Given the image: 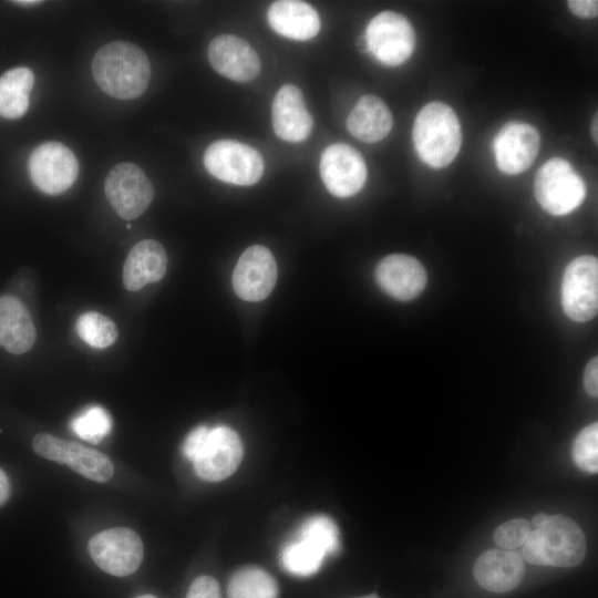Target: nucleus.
Instances as JSON below:
<instances>
[{"mask_svg": "<svg viewBox=\"0 0 598 598\" xmlns=\"http://www.w3.org/2000/svg\"><path fill=\"white\" fill-rule=\"evenodd\" d=\"M597 123H598V118H597V114H595L594 118H592V123H591V136H592V140L595 141V143H597Z\"/></svg>", "mask_w": 598, "mask_h": 598, "instance_id": "39", "label": "nucleus"}, {"mask_svg": "<svg viewBox=\"0 0 598 598\" xmlns=\"http://www.w3.org/2000/svg\"><path fill=\"white\" fill-rule=\"evenodd\" d=\"M277 274L271 251L261 245L250 246L241 254L234 269V290L243 300H264L272 291Z\"/></svg>", "mask_w": 598, "mask_h": 598, "instance_id": "13", "label": "nucleus"}, {"mask_svg": "<svg viewBox=\"0 0 598 598\" xmlns=\"http://www.w3.org/2000/svg\"><path fill=\"white\" fill-rule=\"evenodd\" d=\"M33 82V73L25 66L11 69L0 76L1 116L18 118L27 112Z\"/></svg>", "mask_w": 598, "mask_h": 598, "instance_id": "23", "label": "nucleus"}, {"mask_svg": "<svg viewBox=\"0 0 598 598\" xmlns=\"http://www.w3.org/2000/svg\"><path fill=\"white\" fill-rule=\"evenodd\" d=\"M136 598H156V597L153 596V595H142V596H138Z\"/></svg>", "mask_w": 598, "mask_h": 598, "instance_id": "41", "label": "nucleus"}, {"mask_svg": "<svg viewBox=\"0 0 598 598\" xmlns=\"http://www.w3.org/2000/svg\"><path fill=\"white\" fill-rule=\"evenodd\" d=\"M375 279L389 296L401 301H409L423 291L426 285V271L416 258L404 254H393L378 264Z\"/></svg>", "mask_w": 598, "mask_h": 598, "instance_id": "16", "label": "nucleus"}, {"mask_svg": "<svg viewBox=\"0 0 598 598\" xmlns=\"http://www.w3.org/2000/svg\"><path fill=\"white\" fill-rule=\"evenodd\" d=\"M11 486L7 474L0 468V506L10 497Z\"/></svg>", "mask_w": 598, "mask_h": 598, "instance_id": "37", "label": "nucleus"}, {"mask_svg": "<svg viewBox=\"0 0 598 598\" xmlns=\"http://www.w3.org/2000/svg\"><path fill=\"white\" fill-rule=\"evenodd\" d=\"M105 195L123 219L141 216L154 197V188L145 173L133 163L115 165L104 182Z\"/></svg>", "mask_w": 598, "mask_h": 598, "instance_id": "10", "label": "nucleus"}, {"mask_svg": "<svg viewBox=\"0 0 598 598\" xmlns=\"http://www.w3.org/2000/svg\"><path fill=\"white\" fill-rule=\"evenodd\" d=\"M167 268L164 247L154 239H144L130 250L123 267V283L130 291H137L147 283L161 280Z\"/></svg>", "mask_w": 598, "mask_h": 598, "instance_id": "19", "label": "nucleus"}, {"mask_svg": "<svg viewBox=\"0 0 598 598\" xmlns=\"http://www.w3.org/2000/svg\"><path fill=\"white\" fill-rule=\"evenodd\" d=\"M568 7L575 16L582 19H592L598 14V2L596 0H570Z\"/></svg>", "mask_w": 598, "mask_h": 598, "instance_id": "35", "label": "nucleus"}, {"mask_svg": "<svg viewBox=\"0 0 598 598\" xmlns=\"http://www.w3.org/2000/svg\"><path fill=\"white\" fill-rule=\"evenodd\" d=\"M186 598H221L219 585L210 576H199L192 582Z\"/></svg>", "mask_w": 598, "mask_h": 598, "instance_id": "33", "label": "nucleus"}, {"mask_svg": "<svg viewBox=\"0 0 598 598\" xmlns=\"http://www.w3.org/2000/svg\"><path fill=\"white\" fill-rule=\"evenodd\" d=\"M94 563L113 576H128L135 573L144 555L143 543L132 529L116 527L93 536L87 545Z\"/></svg>", "mask_w": 598, "mask_h": 598, "instance_id": "8", "label": "nucleus"}, {"mask_svg": "<svg viewBox=\"0 0 598 598\" xmlns=\"http://www.w3.org/2000/svg\"><path fill=\"white\" fill-rule=\"evenodd\" d=\"M320 175L327 189L337 197L357 194L367 179L362 155L352 146L338 143L328 146L320 158Z\"/></svg>", "mask_w": 598, "mask_h": 598, "instance_id": "12", "label": "nucleus"}, {"mask_svg": "<svg viewBox=\"0 0 598 598\" xmlns=\"http://www.w3.org/2000/svg\"><path fill=\"white\" fill-rule=\"evenodd\" d=\"M575 464L584 472L596 474L598 471V424L591 423L582 429L573 444Z\"/></svg>", "mask_w": 598, "mask_h": 598, "instance_id": "30", "label": "nucleus"}, {"mask_svg": "<svg viewBox=\"0 0 598 598\" xmlns=\"http://www.w3.org/2000/svg\"><path fill=\"white\" fill-rule=\"evenodd\" d=\"M65 440L59 439L48 433H39L33 437L32 447L34 452L53 462L63 464Z\"/></svg>", "mask_w": 598, "mask_h": 598, "instance_id": "32", "label": "nucleus"}, {"mask_svg": "<svg viewBox=\"0 0 598 598\" xmlns=\"http://www.w3.org/2000/svg\"><path fill=\"white\" fill-rule=\"evenodd\" d=\"M92 72L95 82L106 94L132 100L147 89L151 65L140 47L126 41H113L95 53Z\"/></svg>", "mask_w": 598, "mask_h": 598, "instance_id": "1", "label": "nucleus"}, {"mask_svg": "<svg viewBox=\"0 0 598 598\" xmlns=\"http://www.w3.org/2000/svg\"><path fill=\"white\" fill-rule=\"evenodd\" d=\"M277 581L258 567H246L230 577L227 586L229 598H277Z\"/></svg>", "mask_w": 598, "mask_h": 598, "instance_id": "25", "label": "nucleus"}, {"mask_svg": "<svg viewBox=\"0 0 598 598\" xmlns=\"http://www.w3.org/2000/svg\"><path fill=\"white\" fill-rule=\"evenodd\" d=\"M208 60L216 72L236 82L251 81L260 71L257 52L234 34L216 37L208 47Z\"/></svg>", "mask_w": 598, "mask_h": 598, "instance_id": "15", "label": "nucleus"}, {"mask_svg": "<svg viewBox=\"0 0 598 598\" xmlns=\"http://www.w3.org/2000/svg\"><path fill=\"white\" fill-rule=\"evenodd\" d=\"M37 339V330L25 305L17 297H0V347L21 354L29 351Z\"/></svg>", "mask_w": 598, "mask_h": 598, "instance_id": "20", "label": "nucleus"}, {"mask_svg": "<svg viewBox=\"0 0 598 598\" xmlns=\"http://www.w3.org/2000/svg\"><path fill=\"white\" fill-rule=\"evenodd\" d=\"M267 18L277 33L292 40L312 39L320 30L318 12L303 1H276L269 7Z\"/></svg>", "mask_w": 598, "mask_h": 598, "instance_id": "21", "label": "nucleus"}, {"mask_svg": "<svg viewBox=\"0 0 598 598\" xmlns=\"http://www.w3.org/2000/svg\"><path fill=\"white\" fill-rule=\"evenodd\" d=\"M367 49L381 63L396 66L404 63L415 47V33L401 13L384 11L377 14L365 30Z\"/></svg>", "mask_w": 598, "mask_h": 598, "instance_id": "6", "label": "nucleus"}, {"mask_svg": "<svg viewBox=\"0 0 598 598\" xmlns=\"http://www.w3.org/2000/svg\"><path fill=\"white\" fill-rule=\"evenodd\" d=\"M243 444L238 434L227 426L209 429L204 445L193 460L197 476L207 482L229 477L243 460Z\"/></svg>", "mask_w": 598, "mask_h": 598, "instance_id": "11", "label": "nucleus"}, {"mask_svg": "<svg viewBox=\"0 0 598 598\" xmlns=\"http://www.w3.org/2000/svg\"><path fill=\"white\" fill-rule=\"evenodd\" d=\"M393 117L380 97L363 95L347 118V128L354 137L367 143L383 140L391 131Z\"/></svg>", "mask_w": 598, "mask_h": 598, "instance_id": "22", "label": "nucleus"}, {"mask_svg": "<svg viewBox=\"0 0 598 598\" xmlns=\"http://www.w3.org/2000/svg\"><path fill=\"white\" fill-rule=\"evenodd\" d=\"M561 305L568 318L577 322L591 320L598 311V260L584 255L566 268L561 282Z\"/></svg>", "mask_w": 598, "mask_h": 598, "instance_id": "7", "label": "nucleus"}, {"mask_svg": "<svg viewBox=\"0 0 598 598\" xmlns=\"http://www.w3.org/2000/svg\"><path fill=\"white\" fill-rule=\"evenodd\" d=\"M13 3L19 4V6L31 7V6H37V4L42 3V1L20 0V1H13Z\"/></svg>", "mask_w": 598, "mask_h": 598, "instance_id": "40", "label": "nucleus"}, {"mask_svg": "<svg viewBox=\"0 0 598 598\" xmlns=\"http://www.w3.org/2000/svg\"><path fill=\"white\" fill-rule=\"evenodd\" d=\"M584 385L587 393L594 398L598 395V359L592 358L585 368Z\"/></svg>", "mask_w": 598, "mask_h": 598, "instance_id": "36", "label": "nucleus"}, {"mask_svg": "<svg viewBox=\"0 0 598 598\" xmlns=\"http://www.w3.org/2000/svg\"><path fill=\"white\" fill-rule=\"evenodd\" d=\"M75 330L84 342L99 349L112 346L118 336L115 323L96 311L80 315L75 322Z\"/></svg>", "mask_w": 598, "mask_h": 598, "instance_id": "26", "label": "nucleus"}, {"mask_svg": "<svg viewBox=\"0 0 598 598\" xmlns=\"http://www.w3.org/2000/svg\"><path fill=\"white\" fill-rule=\"evenodd\" d=\"M539 145L540 137L534 126L522 122H511L503 126L495 136L496 165L505 174L523 173L535 161Z\"/></svg>", "mask_w": 598, "mask_h": 598, "instance_id": "14", "label": "nucleus"}, {"mask_svg": "<svg viewBox=\"0 0 598 598\" xmlns=\"http://www.w3.org/2000/svg\"><path fill=\"white\" fill-rule=\"evenodd\" d=\"M547 518H548V516L546 514L539 513V514H536L533 517L532 523L537 528V527H540L542 525H544L545 522L547 520Z\"/></svg>", "mask_w": 598, "mask_h": 598, "instance_id": "38", "label": "nucleus"}, {"mask_svg": "<svg viewBox=\"0 0 598 598\" xmlns=\"http://www.w3.org/2000/svg\"><path fill=\"white\" fill-rule=\"evenodd\" d=\"M523 557L536 566L570 568L586 555V538L576 522L564 515L548 516L522 546Z\"/></svg>", "mask_w": 598, "mask_h": 598, "instance_id": "2", "label": "nucleus"}, {"mask_svg": "<svg viewBox=\"0 0 598 598\" xmlns=\"http://www.w3.org/2000/svg\"><path fill=\"white\" fill-rule=\"evenodd\" d=\"M523 558L515 550L488 549L476 559L473 568L477 584L492 592H507L524 578Z\"/></svg>", "mask_w": 598, "mask_h": 598, "instance_id": "18", "label": "nucleus"}, {"mask_svg": "<svg viewBox=\"0 0 598 598\" xmlns=\"http://www.w3.org/2000/svg\"><path fill=\"white\" fill-rule=\"evenodd\" d=\"M71 427L82 440L99 443L111 432L112 417L104 408L93 405L76 415Z\"/></svg>", "mask_w": 598, "mask_h": 598, "instance_id": "29", "label": "nucleus"}, {"mask_svg": "<svg viewBox=\"0 0 598 598\" xmlns=\"http://www.w3.org/2000/svg\"><path fill=\"white\" fill-rule=\"evenodd\" d=\"M208 431L209 429L207 426L199 425L189 432L182 447V452L186 458L193 461L196 457L204 445Z\"/></svg>", "mask_w": 598, "mask_h": 598, "instance_id": "34", "label": "nucleus"}, {"mask_svg": "<svg viewBox=\"0 0 598 598\" xmlns=\"http://www.w3.org/2000/svg\"><path fill=\"white\" fill-rule=\"evenodd\" d=\"M28 169L31 181L41 192L59 195L75 182L79 164L68 146L59 142H47L32 151Z\"/></svg>", "mask_w": 598, "mask_h": 598, "instance_id": "9", "label": "nucleus"}, {"mask_svg": "<svg viewBox=\"0 0 598 598\" xmlns=\"http://www.w3.org/2000/svg\"><path fill=\"white\" fill-rule=\"evenodd\" d=\"M324 554L311 544L298 539L283 548L280 560L286 570L297 576H310L319 570Z\"/></svg>", "mask_w": 598, "mask_h": 598, "instance_id": "27", "label": "nucleus"}, {"mask_svg": "<svg viewBox=\"0 0 598 598\" xmlns=\"http://www.w3.org/2000/svg\"><path fill=\"white\" fill-rule=\"evenodd\" d=\"M530 532V523L527 519L516 518L501 524L495 529L493 538L501 548L514 550L523 546Z\"/></svg>", "mask_w": 598, "mask_h": 598, "instance_id": "31", "label": "nucleus"}, {"mask_svg": "<svg viewBox=\"0 0 598 598\" xmlns=\"http://www.w3.org/2000/svg\"><path fill=\"white\" fill-rule=\"evenodd\" d=\"M63 464L97 483L110 481L114 473V465L109 456L78 442L66 441Z\"/></svg>", "mask_w": 598, "mask_h": 598, "instance_id": "24", "label": "nucleus"}, {"mask_svg": "<svg viewBox=\"0 0 598 598\" xmlns=\"http://www.w3.org/2000/svg\"><path fill=\"white\" fill-rule=\"evenodd\" d=\"M206 169L216 178L235 185H252L262 176L265 164L254 147L233 140L210 144L204 154Z\"/></svg>", "mask_w": 598, "mask_h": 598, "instance_id": "5", "label": "nucleus"}, {"mask_svg": "<svg viewBox=\"0 0 598 598\" xmlns=\"http://www.w3.org/2000/svg\"><path fill=\"white\" fill-rule=\"evenodd\" d=\"M271 116L276 135L291 143L306 140L313 126V120L306 109L302 92L292 84H285L276 93Z\"/></svg>", "mask_w": 598, "mask_h": 598, "instance_id": "17", "label": "nucleus"}, {"mask_svg": "<svg viewBox=\"0 0 598 598\" xmlns=\"http://www.w3.org/2000/svg\"><path fill=\"white\" fill-rule=\"evenodd\" d=\"M534 193L545 212L563 216L584 202L586 185L567 161L554 157L537 171Z\"/></svg>", "mask_w": 598, "mask_h": 598, "instance_id": "4", "label": "nucleus"}, {"mask_svg": "<svg viewBox=\"0 0 598 598\" xmlns=\"http://www.w3.org/2000/svg\"><path fill=\"white\" fill-rule=\"evenodd\" d=\"M359 598H379V597L377 595L372 594V595H368V596L359 597Z\"/></svg>", "mask_w": 598, "mask_h": 598, "instance_id": "42", "label": "nucleus"}, {"mask_svg": "<svg viewBox=\"0 0 598 598\" xmlns=\"http://www.w3.org/2000/svg\"><path fill=\"white\" fill-rule=\"evenodd\" d=\"M299 539L311 544L326 556L334 553L339 547L338 528L324 515H316L308 518L300 528Z\"/></svg>", "mask_w": 598, "mask_h": 598, "instance_id": "28", "label": "nucleus"}, {"mask_svg": "<svg viewBox=\"0 0 598 598\" xmlns=\"http://www.w3.org/2000/svg\"><path fill=\"white\" fill-rule=\"evenodd\" d=\"M412 135L419 157L434 168L452 163L462 142L457 115L441 102H431L421 109L415 117Z\"/></svg>", "mask_w": 598, "mask_h": 598, "instance_id": "3", "label": "nucleus"}]
</instances>
